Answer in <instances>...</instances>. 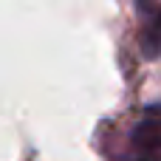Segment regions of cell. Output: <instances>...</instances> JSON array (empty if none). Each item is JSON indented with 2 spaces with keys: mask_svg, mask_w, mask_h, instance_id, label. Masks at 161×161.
Masks as SVG:
<instances>
[{
  "mask_svg": "<svg viewBox=\"0 0 161 161\" xmlns=\"http://www.w3.org/2000/svg\"><path fill=\"white\" fill-rule=\"evenodd\" d=\"M127 144H130V156H136V158L161 161V108L147 110L136 122Z\"/></svg>",
  "mask_w": 161,
  "mask_h": 161,
  "instance_id": "1",
  "label": "cell"
},
{
  "mask_svg": "<svg viewBox=\"0 0 161 161\" xmlns=\"http://www.w3.org/2000/svg\"><path fill=\"white\" fill-rule=\"evenodd\" d=\"M139 17H142V42L147 54L161 51V0H139Z\"/></svg>",
  "mask_w": 161,
  "mask_h": 161,
  "instance_id": "2",
  "label": "cell"
}]
</instances>
